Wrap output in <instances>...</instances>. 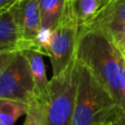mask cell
<instances>
[{
	"mask_svg": "<svg viewBox=\"0 0 125 125\" xmlns=\"http://www.w3.org/2000/svg\"><path fill=\"white\" fill-rule=\"evenodd\" d=\"M75 56L118 102L125 105V55L102 31L79 27Z\"/></svg>",
	"mask_w": 125,
	"mask_h": 125,
	"instance_id": "obj_1",
	"label": "cell"
},
{
	"mask_svg": "<svg viewBox=\"0 0 125 125\" xmlns=\"http://www.w3.org/2000/svg\"><path fill=\"white\" fill-rule=\"evenodd\" d=\"M119 107L118 102L89 68L79 62L78 86L71 125H105L114 118Z\"/></svg>",
	"mask_w": 125,
	"mask_h": 125,
	"instance_id": "obj_2",
	"label": "cell"
},
{
	"mask_svg": "<svg viewBox=\"0 0 125 125\" xmlns=\"http://www.w3.org/2000/svg\"><path fill=\"white\" fill-rule=\"evenodd\" d=\"M79 62L74 56L64 71L49 80L48 125H71L78 86Z\"/></svg>",
	"mask_w": 125,
	"mask_h": 125,
	"instance_id": "obj_3",
	"label": "cell"
},
{
	"mask_svg": "<svg viewBox=\"0 0 125 125\" xmlns=\"http://www.w3.org/2000/svg\"><path fill=\"white\" fill-rule=\"evenodd\" d=\"M0 99L26 104L36 99L33 76L22 52H0Z\"/></svg>",
	"mask_w": 125,
	"mask_h": 125,
	"instance_id": "obj_4",
	"label": "cell"
},
{
	"mask_svg": "<svg viewBox=\"0 0 125 125\" xmlns=\"http://www.w3.org/2000/svg\"><path fill=\"white\" fill-rule=\"evenodd\" d=\"M78 36L79 23L71 11L68 0L59 23L52 30L47 48V56L52 64V76L64 71L73 60Z\"/></svg>",
	"mask_w": 125,
	"mask_h": 125,
	"instance_id": "obj_5",
	"label": "cell"
},
{
	"mask_svg": "<svg viewBox=\"0 0 125 125\" xmlns=\"http://www.w3.org/2000/svg\"><path fill=\"white\" fill-rule=\"evenodd\" d=\"M102 31L119 49L125 51V0H102L94 18L79 26Z\"/></svg>",
	"mask_w": 125,
	"mask_h": 125,
	"instance_id": "obj_6",
	"label": "cell"
},
{
	"mask_svg": "<svg viewBox=\"0 0 125 125\" xmlns=\"http://www.w3.org/2000/svg\"><path fill=\"white\" fill-rule=\"evenodd\" d=\"M16 16L22 36L21 51L39 52L37 37L42 28V19L38 0H23L17 3Z\"/></svg>",
	"mask_w": 125,
	"mask_h": 125,
	"instance_id": "obj_7",
	"label": "cell"
},
{
	"mask_svg": "<svg viewBox=\"0 0 125 125\" xmlns=\"http://www.w3.org/2000/svg\"><path fill=\"white\" fill-rule=\"evenodd\" d=\"M16 5L0 12V52L21 51L22 36L16 16Z\"/></svg>",
	"mask_w": 125,
	"mask_h": 125,
	"instance_id": "obj_8",
	"label": "cell"
},
{
	"mask_svg": "<svg viewBox=\"0 0 125 125\" xmlns=\"http://www.w3.org/2000/svg\"><path fill=\"white\" fill-rule=\"evenodd\" d=\"M25 56L32 76L35 83V91L36 98L42 102H47L48 98V90H49V81L47 80L45 65L43 62V54L34 51V50H24L21 51Z\"/></svg>",
	"mask_w": 125,
	"mask_h": 125,
	"instance_id": "obj_9",
	"label": "cell"
},
{
	"mask_svg": "<svg viewBox=\"0 0 125 125\" xmlns=\"http://www.w3.org/2000/svg\"><path fill=\"white\" fill-rule=\"evenodd\" d=\"M67 2L68 0H38L41 11L42 29L53 30L56 27Z\"/></svg>",
	"mask_w": 125,
	"mask_h": 125,
	"instance_id": "obj_10",
	"label": "cell"
},
{
	"mask_svg": "<svg viewBox=\"0 0 125 125\" xmlns=\"http://www.w3.org/2000/svg\"><path fill=\"white\" fill-rule=\"evenodd\" d=\"M29 104L24 102L0 99V125H14L23 114H26Z\"/></svg>",
	"mask_w": 125,
	"mask_h": 125,
	"instance_id": "obj_11",
	"label": "cell"
},
{
	"mask_svg": "<svg viewBox=\"0 0 125 125\" xmlns=\"http://www.w3.org/2000/svg\"><path fill=\"white\" fill-rule=\"evenodd\" d=\"M71 11L79 26L89 22L99 11L102 0H69Z\"/></svg>",
	"mask_w": 125,
	"mask_h": 125,
	"instance_id": "obj_12",
	"label": "cell"
},
{
	"mask_svg": "<svg viewBox=\"0 0 125 125\" xmlns=\"http://www.w3.org/2000/svg\"><path fill=\"white\" fill-rule=\"evenodd\" d=\"M23 125H48L47 105L45 102L36 98L29 104Z\"/></svg>",
	"mask_w": 125,
	"mask_h": 125,
	"instance_id": "obj_13",
	"label": "cell"
},
{
	"mask_svg": "<svg viewBox=\"0 0 125 125\" xmlns=\"http://www.w3.org/2000/svg\"><path fill=\"white\" fill-rule=\"evenodd\" d=\"M113 125H125V105L119 107L114 118L112 119Z\"/></svg>",
	"mask_w": 125,
	"mask_h": 125,
	"instance_id": "obj_14",
	"label": "cell"
},
{
	"mask_svg": "<svg viewBox=\"0 0 125 125\" xmlns=\"http://www.w3.org/2000/svg\"><path fill=\"white\" fill-rule=\"evenodd\" d=\"M18 3L17 0H0V12L6 11Z\"/></svg>",
	"mask_w": 125,
	"mask_h": 125,
	"instance_id": "obj_15",
	"label": "cell"
},
{
	"mask_svg": "<svg viewBox=\"0 0 125 125\" xmlns=\"http://www.w3.org/2000/svg\"><path fill=\"white\" fill-rule=\"evenodd\" d=\"M105 125H113V123H112V120H110L109 122H107Z\"/></svg>",
	"mask_w": 125,
	"mask_h": 125,
	"instance_id": "obj_16",
	"label": "cell"
},
{
	"mask_svg": "<svg viewBox=\"0 0 125 125\" xmlns=\"http://www.w3.org/2000/svg\"><path fill=\"white\" fill-rule=\"evenodd\" d=\"M18 2H21V1H23V0H17Z\"/></svg>",
	"mask_w": 125,
	"mask_h": 125,
	"instance_id": "obj_17",
	"label": "cell"
},
{
	"mask_svg": "<svg viewBox=\"0 0 125 125\" xmlns=\"http://www.w3.org/2000/svg\"><path fill=\"white\" fill-rule=\"evenodd\" d=\"M124 55H125V51H124Z\"/></svg>",
	"mask_w": 125,
	"mask_h": 125,
	"instance_id": "obj_18",
	"label": "cell"
}]
</instances>
